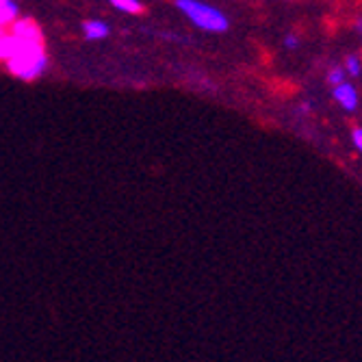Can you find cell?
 <instances>
[{"mask_svg": "<svg viewBox=\"0 0 362 362\" xmlns=\"http://www.w3.org/2000/svg\"><path fill=\"white\" fill-rule=\"evenodd\" d=\"M5 66L16 79L31 83L48 70V54L43 50V43H35V46H26L24 50H20Z\"/></svg>", "mask_w": 362, "mask_h": 362, "instance_id": "7a4b0ae2", "label": "cell"}, {"mask_svg": "<svg viewBox=\"0 0 362 362\" xmlns=\"http://www.w3.org/2000/svg\"><path fill=\"white\" fill-rule=\"evenodd\" d=\"M332 96H334V100L341 104V107L345 111H356L358 109V92H356V87L352 83H343L339 87L332 89Z\"/></svg>", "mask_w": 362, "mask_h": 362, "instance_id": "5b68a950", "label": "cell"}, {"mask_svg": "<svg viewBox=\"0 0 362 362\" xmlns=\"http://www.w3.org/2000/svg\"><path fill=\"white\" fill-rule=\"evenodd\" d=\"M16 20H20V5L13 0H0V33H5Z\"/></svg>", "mask_w": 362, "mask_h": 362, "instance_id": "8992f818", "label": "cell"}, {"mask_svg": "<svg viewBox=\"0 0 362 362\" xmlns=\"http://www.w3.org/2000/svg\"><path fill=\"white\" fill-rule=\"evenodd\" d=\"M109 33H111V26L104 20H87V22H83V35L89 41H100L104 37H109Z\"/></svg>", "mask_w": 362, "mask_h": 362, "instance_id": "52a82bcc", "label": "cell"}, {"mask_svg": "<svg viewBox=\"0 0 362 362\" xmlns=\"http://www.w3.org/2000/svg\"><path fill=\"white\" fill-rule=\"evenodd\" d=\"M345 79H347V74H345V70H343V68H332V70L328 72V83H330L332 87H339V85H343V83H345Z\"/></svg>", "mask_w": 362, "mask_h": 362, "instance_id": "30bf717a", "label": "cell"}, {"mask_svg": "<svg viewBox=\"0 0 362 362\" xmlns=\"http://www.w3.org/2000/svg\"><path fill=\"white\" fill-rule=\"evenodd\" d=\"M111 5H113L117 11L128 13V16H137V13L143 11V5L139 3V0H113Z\"/></svg>", "mask_w": 362, "mask_h": 362, "instance_id": "ba28073f", "label": "cell"}, {"mask_svg": "<svg viewBox=\"0 0 362 362\" xmlns=\"http://www.w3.org/2000/svg\"><path fill=\"white\" fill-rule=\"evenodd\" d=\"M26 46H35V43H26V41L18 39L13 33H9V31L0 33V61H3V63L11 61V59L16 57L20 50H24Z\"/></svg>", "mask_w": 362, "mask_h": 362, "instance_id": "277c9868", "label": "cell"}, {"mask_svg": "<svg viewBox=\"0 0 362 362\" xmlns=\"http://www.w3.org/2000/svg\"><path fill=\"white\" fill-rule=\"evenodd\" d=\"M352 139H354V145H356V148L360 150V152H362V128H356V130H354Z\"/></svg>", "mask_w": 362, "mask_h": 362, "instance_id": "7c38bea8", "label": "cell"}, {"mask_svg": "<svg viewBox=\"0 0 362 362\" xmlns=\"http://www.w3.org/2000/svg\"><path fill=\"white\" fill-rule=\"evenodd\" d=\"M9 33H13L18 39L26 41V43H43V35H41V28L31 20V18H20L13 22L9 28Z\"/></svg>", "mask_w": 362, "mask_h": 362, "instance_id": "3957f363", "label": "cell"}, {"mask_svg": "<svg viewBox=\"0 0 362 362\" xmlns=\"http://www.w3.org/2000/svg\"><path fill=\"white\" fill-rule=\"evenodd\" d=\"M176 9L206 33H225L230 28V20L221 9L200 3V0H176Z\"/></svg>", "mask_w": 362, "mask_h": 362, "instance_id": "6da1fadb", "label": "cell"}, {"mask_svg": "<svg viewBox=\"0 0 362 362\" xmlns=\"http://www.w3.org/2000/svg\"><path fill=\"white\" fill-rule=\"evenodd\" d=\"M284 46L289 48V50H295L297 46H299V37L295 35V33H291V35H286L284 37Z\"/></svg>", "mask_w": 362, "mask_h": 362, "instance_id": "8fae6325", "label": "cell"}, {"mask_svg": "<svg viewBox=\"0 0 362 362\" xmlns=\"http://www.w3.org/2000/svg\"><path fill=\"white\" fill-rule=\"evenodd\" d=\"M343 70H345V74H350V77H358V74L362 72V63H360L358 54H347Z\"/></svg>", "mask_w": 362, "mask_h": 362, "instance_id": "9c48e42d", "label": "cell"}]
</instances>
